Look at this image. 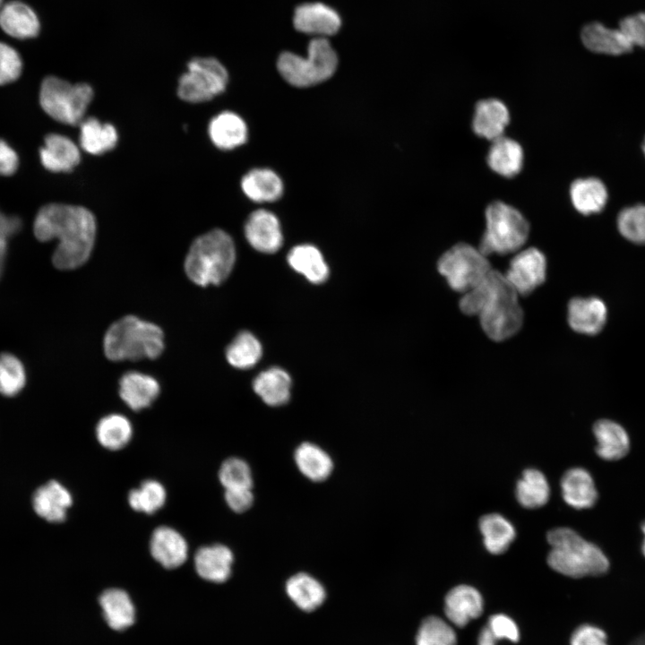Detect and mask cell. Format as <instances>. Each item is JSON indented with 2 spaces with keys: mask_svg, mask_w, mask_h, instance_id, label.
Returning a JSON list of instances; mask_svg holds the SVG:
<instances>
[{
  "mask_svg": "<svg viewBox=\"0 0 645 645\" xmlns=\"http://www.w3.org/2000/svg\"><path fill=\"white\" fill-rule=\"evenodd\" d=\"M245 235L248 243L257 251L272 254L282 245L280 223L275 214L267 210H256L247 218Z\"/></svg>",
  "mask_w": 645,
  "mask_h": 645,
  "instance_id": "13",
  "label": "cell"
},
{
  "mask_svg": "<svg viewBox=\"0 0 645 645\" xmlns=\"http://www.w3.org/2000/svg\"><path fill=\"white\" fill-rule=\"evenodd\" d=\"M159 393V384L157 380L140 372H128L119 381V395L134 411L150 406Z\"/></svg>",
  "mask_w": 645,
  "mask_h": 645,
  "instance_id": "24",
  "label": "cell"
},
{
  "mask_svg": "<svg viewBox=\"0 0 645 645\" xmlns=\"http://www.w3.org/2000/svg\"><path fill=\"white\" fill-rule=\"evenodd\" d=\"M288 264L310 282L320 284L329 276V268L321 252L312 245H299L288 254Z\"/></svg>",
  "mask_w": 645,
  "mask_h": 645,
  "instance_id": "35",
  "label": "cell"
},
{
  "mask_svg": "<svg viewBox=\"0 0 645 645\" xmlns=\"http://www.w3.org/2000/svg\"><path fill=\"white\" fill-rule=\"evenodd\" d=\"M22 62L11 46L0 42V85L14 82L22 73Z\"/></svg>",
  "mask_w": 645,
  "mask_h": 645,
  "instance_id": "46",
  "label": "cell"
},
{
  "mask_svg": "<svg viewBox=\"0 0 645 645\" xmlns=\"http://www.w3.org/2000/svg\"><path fill=\"white\" fill-rule=\"evenodd\" d=\"M20 228L21 220L18 218L0 212V275L6 255L8 238Z\"/></svg>",
  "mask_w": 645,
  "mask_h": 645,
  "instance_id": "51",
  "label": "cell"
},
{
  "mask_svg": "<svg viewBox=\"0 0 645 645\" xmlns=\"http://www.w3.org/2000/svg\"><path fill=\"white\" fill-rule=\"evenodd\" d=\"M606 306L597 297H574L568 304V322L580 333L594 335L606 321Z\"/></svg>",
  "mask_w": 645,
  "mask_h": 645,
  "instance_id": "16",
  "label": "cell"
},
{
  "mask_svg": "<svg viewBox=\"0 0 645 645\" xmlns=\"http://www.w3.org/2000/svg\"><path fill=\"white\" fill-rule=\"evenodd\" d=\"M523 150L514 140L501 136L494 141L487 153L490 168L505 177L516 176L523 166Z\"/></svg>",
  "mask_w": 645,
  "mask_h": 645,
  "instance_id": "28",
  "label": "cell"
},
{
  "mask_svg": "<svg viewBox=\"0 0 645 645\" xmlns=\"http://www.w3.org/2000/svg\"><path fill=\"white\" fill-rule=\"evenodd\" d=\"M617 228L629 241L645 244V205L637 204L624 208L617 217Z\"/></svg>",
  "mask_w": 645,
  "mask_h": 645,
  "instance_id": "44",
  "label": "cell"
},
{
  "mask_svg": "<svg viewBox=\"0 0 645 645\" xmlns=\"http://www.w3.org/2000/svg\"><path fill=\"white\" fill-rule=\"evenodd\" d=\"M479 529L486 550L493 555L504 553L516 536L513 525L498 513L482 516L479 520Z\"/></svg>",
  "mask_w": 645,
  "mask_h": 645,
  "instance_id": "36",
  "label": "cell"
},
{
  "mask_svg": "<svg viewBox=\"0 0 645 645\" xmlns=\"http://www.w3.org/2000/svg\"><path fill=\"white\" fill-rule=\"evenodd\" d=\"M417 645H456L457 635L451 624L438 616H428L420 624Z\"/></svg>",
  "mask_w": 645,
  "mask_h": 645,
  "instance_id": "42",
  "label": "cell"
},
{
  "mask_svg": "<svg viewBox=\"0 0 645 645\" xmlns=\"http://www.w3.org/2000/svg\"><path fill=\"white\" fill-rule=\"evenodd\" d=\"M117 142L116 128L95 117L83 119L80 124V144L88 153L99 155L112 150Z\"/></svg>",
  "mask_w": 645,
  "mask_h": 645,
  "instance_id": "37",
  "label": "cell"
},
{
  "mask_svg": "<svg viewBox=\"0 0 645 645\" xmlns=\"http://www.w3.org/2000/svg\"><path fill=\"white\" fill-rule=\"evenodd\" d=\"M486 627L497 640L505 639L512 642H518L520 640V631L516 623L506 615H491Z\"/></svg>",
  "mask_w": 645,
  "mask_h": 645,
  "instance_id": "48",
  "label": "cell"
},
{
  "mask_svg": "<svg viewBox=\"0 0 645 645\" xmlns=\"http://www.w3.org/2000/svg\"><path fill=\"white\" fill-rule=\"evenodd\" d=\"M2 4H3V0H0V8L3 5Z\"/></svg>",
  "mask_w": 645,
  "mask_h": 645,
  "instance_id": "56",
  "label": "cell"
},
{
  "mask_svg": "<svg viewBox=\"0 0 645 645\" xmlns=\"http://www.w3.org/2000/svg\"><path fill=\"white\" fill-rule=\"evenodd\" d=\"M564 502L575 509L592 507L598 499V491L590 473L580 467L568 469L561 478Z\"/></svg>",
  "mask_w": 645,
  "mask_h": 645,
  "instance_id": "22",
  "label": "cell"
},
{
  "mask_svg": "<svg viewBox=\"0 0 645 645\" xmlns=\"http://www.w3.org/2000/svg\"><path fill=\"white\" fill-rule=\"evenodd\" d=\"M33 232L41 242L57 239L53 264L60 270H73L85 263L91 254L96 220L84 207L49 203L38 211Z\"/></svg>",
  "mask_w": 645,
  "mask_h": 645,
  "instance_id": "1",
  "label": "cell"
},
{
  "mask_svg": "<svg viewBox=\"0 0 645 645\" xmlns=\"http://www.w3.org/2000/svg\"><path fill=\"white\" fill-rule=\"evenodd\" d=\"M437 267L449 286L458 292L470 290L492 270L486 255L465 243L446 251L440 257Z\"/></svg>",
  "mask_w": 645,
  "mask_h": 645,
  "instance_id": "8",
  "label": "cell"
},
{
  "mask_svg": "<svg viewBox=\"0 0 645 645\" xmlns=\"http://www.w3.org/2000/svg\"><path fill=\"white\" fill-rule=\"evenodd\" d=\"M498 640L492 634L489 629L486 626L479 632L477 638V645H496Z\"/></svg>",
  "mask_w": 645,
  "mask_h": 645,
  "instance_id": "53",
  "label": "cell"
},
{
  "mask_svg": "<svg viewBox=\"0 0 645 645\" xmlns=\"http://www.w3.org/2000/svg\"><path fill=\"white\" fill-rule=\"evenodd\" d=\"M150 550L152 557L163 567L174 569L185 562L188 545L178 531L168 526H160L151 534Z\"/></svg>",
  "mask_w": 645,
  "mask_h": 645,
  "instance_id": "15",
  "label": "cell"
},
{
  "mask_svg": "<svg viewBox=\"0 0 645 645\" xmlns=\"http://www.w3.org/2000/svg\"><path fill=\"white\" fill-rule=\"evenodd\" d=\"M546 538L551 546L547 563L554 571L572 578L607 572L610 563L602 549L575 530L555 528L547 533Z\"/></svg>",
  "mask_w": 645,
  "mask_h": 645,
  "instance_id": "2",
  "label": "cell"
},
{
  "mask_svg": "<svg viewBox=\"0 0 645 645\" xmlns=\"http://www.w3.org/2000/svg\"><path fill=\"white\" fill-rule=\"evenodd\" d=\"M23 365L13 355L0 354V393L4 396L18 394L25 385Z\"/></svg>",
  "mask_w": 645,
  "mask_h": 645,
  "instance_id": "43",
  "label": "cell"
},
{
  "mask_svg": "<svg viewBox=\"0 0 645 645\" xmlns=\"http://www.w3.org/2000/svg\"><path fill=\"white\" fill-rule=\"evenodd\" d=\"M92 97L89 84H72L56 76L46 77L39 90L42 109L56 121L69 125L82 123Z\"/></svg>",
  "mask_w": 645,
  "mask_h": 645,
  "instance_id": "7",
  "label": "cell"
},
{
  "mask_svg": "<svg viewBox=\"0 0 645 645\" xmlns=\"http://www.w3.org/2000/svg\"><path fill=\"white\" fill-rule=\"evenodd\" d=\"M619 30L632 47H645V12L624 18L619 23Z\"/></svg>",
  "mask_w": 645,
  "mask_h": 645,
  "instance_id": "47",
  "label": "cell"
},
{
  "mask_svg": "<svg viewBox=\"0 0 645 645\" xmlns=\"http://www.w3.org/2000/svg\"><path fill=\"white\" fill-rule=\"evenodd\" d=\"M133 427L127 417L120 414H110L102 417L96 426V437L106 449L117 451L131 440Z\"/></svg>",
  "mask_w": 645,
  "mask_h": 645,
  "instance_id": "39",
  "label": "cell"
},
{
  "mask_svg": "<svg viewBox=\"0 0 645 645\" xmlns=\"http://www.w3.org/2000/svg\"><path fill=\"white\" fill-rule=\"evenodd\" d=\"M208 132L213 144L221 150H232L246 142L247 126L237 114L225 111L210 122Z\"/></svg>",
  "mask_w": 645,
  "mask_h": 645,
  "instance_id": "26",
  "label": "cell"
},
{
  "mask_svg": "<svg viewBox=\"0 0 645 645\" xmlns=\"http://www.w3.org/2000/svg\"><path fill=\"white\" fill-rule=\"evenodd\" d=\"M641 531L644 535L643 541L641 544V552H642L643 555L645 556V521L641 524Z\"/></svg>",
  "mask_w": 645,
  "mask_h": 645,
  "instance_id": "54",
  "label": "cell"
},
{
  "mask_svg": "<svg viewBox=\"0 0 645 645\" xmlns=\"http://www.w3.org/2000/svg\"><path fill=\"white\" fill-rule=\"evenodd\" d=\"M224 498L228 506L237 513L249 510L254 503L252 488L226 489Z\"/></svg>",
  "mask_w": 645,
  "mask_h": 645,
  "instance_id": "50",
  "label": "cell"
},
{
  "mask_svg": "<svg viewBox=\"0 0 645 645\" xmlns=\"http://www.w3.org/2000/svg\"><path fill=\"white\" fill-rule=\"evenodd\" d=\"M483 610L482 595L472 586L458 585L446 594L444 613L447 619L457 627L466 626L469 621L480 616Z\"/></svg>",
  "mask_w": 645,
  "mask_h": 645,
  "instance_id": "14",
  "label": "cell"
},
{
  "mask_svg": "<svg viewBox=\"0 0 645 645\" xmlns=\"http://www.w3.org/2000/svg\"><path fill=\"white\" fill-rule=\"evenodd\" d=\"M509 121L507 107L499 99H487L477 103L472 128L477 136L494 141L503 135Z\"/></svg>",
  "mask_w": 645,
  "mask_h": 645,
  "instance_id": "21",
  "label": "cell"
},
{
  "mask_svg": "<svg viewBox=\"0 0 645 645\" xmlns=\"http://www.w3.org/2000/svg\"><path fill=\"white\" fill-rule=\"evenodd\" d=\"M529 225L515 208L494 202L486 210V230L479 250L485 255L506 254L520 249L527 241Z\"/></svg>",
  "mask_w": 645,
  "mask_h": 645,
  "instance_id": "6",
  "label": "cell"
},
{
  "mask_svg": "<svg viewBox=\"0 0 645 645\" xmlns=\"http://www.w3.org/2000/svg\"><path fill=\"white\" fill-rule=\"evenodd\" d=\"M99 604L108 624L116 631L131 626L135 618L134 606L129 595L120 589H108L99 598Z\"/></svg>",
  "mask_w": 645,
  "mask_h": 645,
  "instance_id": "32",
  "label": "cell"
},
{
  "mask_svg": "<svg viewBox=\"0 0 645 645\" xmlns=\"http://www.w3.org/2000/svg\"><path fill=\"white\" fill-rule=\"evenodd\" d=\"M0 28L18 39L35 38L40 30L36 13L21 1H11L0 8Z\"/></svg>",
  "mask_w": 645,
  "mask_h": 645,
  "instance_id": "20",
  "label": "cell"
},
{
  "mask_svg": "<svg viewBox=\"0 0 645 645\" xmlns=\"http://www.w3.org/2000/svg\"><path fill=\"white\" fill-rule=\"evenodd\" d=\"M307 50L306 56L283 52L278 58L280 74L292 86L304 88L321 83L336 71L337 54L327 39H313Z\"/></svg>",
  "mask_w": 645,
  "mask_h": 645,
  "instance_id": "5",
  "label": "cell"
},
{
  "mask_svg": "<svg viewBox=\"0 0 645 645\" xmlns=\"http://www.w3.org/2000/svg\"><path fill=\"white\" fill-rule=\"evenodd\" d=\"M546 271L543 253L537 248H528L513 257L504 276L517 294L525 296L544 282Z\"/></svg>",
  "mask_w": 645,
  "mask_h": 645,
  "instance_id": "11",
  "label": "cell"
},
{
  "mask_svg": "<svg viewBox=\"0 0 645 645\" xmlns=\"http://www.w3.org/2000/svg\"><path fill=\"white\" fill-rule=\"evenodd\" d=\"M219 479L225 490L253 487L250 466L245 460L236 457L223 461L219 470Z\"/></svg>",
  "mask_w": 645,
  "mask_h": 645,
  "instance_id": "45",
  "label": "cell"
},
{
  "mask_svg": "<svg viewBox=\"0 0 645 645\" xmlns=\"http://www.w3.org/2000/svg\"><path fill=\"white\" fill-rule=\"evenodd\" d=\"M580 39L586 48L598 54L619 56L633 48L619 29H611L598 22L581 29Z\"/></svg>",
  "mask_w": 645,
  "mask_h": 645,
  "instance_id": "19",
  "label": "cell"
},
{
  "mask_svg": "<svg viewBox=\"0 0 645 645\" xmlns=\"http://www.w3.org/2000/svg\"><path fill=\"white\" fill-rule=\"evenodd\" d=\"M259 340L249 331H241L228 346L226 357L228 363L239 369L254 366L262 357Z\"/></svg>",
  "mask_w": 645,
  "mask_h": 645,
  "instance_id": "40",
  "label": "cell"
},
{
  "mask_svg": "<svg viewBox=\"0 0 645 645\" xmlns=\"http://www.w3.org/2000/svg\"><path fill=\"white\" fill-rule=\"evenodd\" d=\"M570 197L574 208L583 215L600 212L608 198L606 185L595 177L579 178L570 187Z\"/></svg>",
  "mask_w": 645,
  "mask_h": 645,
  "instance_id": "30",
  "label": "cell"
},
{
  "mask_svg": "<svg viewBox=\"0 0 645 645\" xmlns=\"http://www.w3.org/2000/svg\"><path fill=\"white\" fill-rule=\"evenodd\" d=\"M42 165L52 172H69L80 162V150L68 137L58 133L46 136L39 150Z\"/></svg>",
  "mask_w": 645,
  "mask_h": 645,
  "instance_id": "23",
  "label": "cell"
},
{
  "mask_svg": "<svg viewBox=\"0 0 645 645\" xmlns=\"http://www.w3.org/2000/svg\"><path fill=\"white\" fill-rule=\"evenodd\" d=\"M550 495L548 482L544 474L536 469H527L517 482L516 498L525 508L535 509L545 505Z\"/></svg>",
  "mask_w": 645,
  "mask_h": 645,
  "instance_id": "38",
  "label": "cell"
},
{
  "mask_svg": "<svg viewBox=\"0 0 645 645\" xmlns=\"http://www.w3.org/2000/svg\"><path fill=\"white\" fill-rule=\"evenodd\" d=\"M517 296L511 285L487 302L479 313L481 327L493 340H504L520 329L523 312Z\"/></svg>",
  "mask_w": 645,
  "mask_h": 645,
  "instance_id": "10",
  "label": "cell"
},
{
  "mask_svg": "<svg viewBox=\"0 0 645 645\" xmlns=\"http://www.w3.org/2000/svg\"><path fill=\"white\" fill-rule=\"evenodd\" d=\"M228 82V71L219 60L196 57L188 63L187 72L180 77L177 94L187 102H203L223 92Z\"/></svg>",
  "mask_w": 645,
  "mask_h": 645,
  "instance_id": "9",
  "label": "cell"
},
{
  "mask_svg": "<svg viewBox=\"0 0 645 645\" xmlns=\"http://www.w3.org/2000/svg\"><path fill=\"white\" fill-rule=\"evenodd\" d=\"M642 150H643V152H644V154H645V138H644V142H643V143H642Z\"/></svg>",
  "mask_w": 645,
  "mask_h": 645,
  "instance_id": "55",
  "label": "cell"
},
{
  "mask_svg": "<svg viewBox=\"0 0 645 645\" xmlns=\"http://www.w3.org/2000/svg\"><path fill=\"white\" fill-rule=\"evenodd\" d=\"M244 194L256 202H271L278 200L283 193V183L271 169L254 168L241 180Z\"/></svg>",
  "mask_w": 645,
  "mask_h": 645,
  "instance_id": "29",
  "label": "cell"
},
{
  "mask_svg": "<svg viewBox=\"0 0 645 645\" xmlns=\"http://www.w3.org/2000/svg\"><path fill=\"white\" fill-rule=\"evenodd\" d=\"M253 388L264 403L279 407L286 404L290 398L291 379L286 371L273 367L258 374Z\"/></svg>",
  "mask_w": 645,
  "mask_h": 645,
  "instance_id": "31",
  "label": "cell"
},
{
  "mask_svg": "<svg viewBox=\"0 0 645 645\" xmlns=\"http://www.w3.org/2000/svg\"><path fill=\"white\" fill-rule=\"evenodd\" d=\"M570 645H609L606 632L589 624H581L572 633Z\"/></svg>",
  "mask_w": 645,
  "mask_h": 645,
  "instance_id": "49",
  "label": "cell"
},
{
  "mask_svg": "<svg viewBox=\"0 0 645 645\" xmlns=\"http://www.w3.org/2000/svg\"><path fill=\"white\" fill-rule=\"evenodd\" d=\"M234 555L229 547L215 544L200 547L194 555V566L198 575L205 580L221 583L230 574Z\"/></svg>",
  "mask_w": 645,
  "mask_h": 645,
  "instance_id": "18",
  "label": "cell"
},
{
  "mask_svg": "<svg viewBox=\"0 0 645 645\" xmlns=\"http://www.w3.org/2000/svg\"><path fill=\"white\" fill-rule=\"evenodd\" d=\"M295 463L302 475L314 482L326 480L333 470L331 456L315 443H300L294 452Z\"/></svg>",
  "mask_w": 645,
  "mask_h": 645,
  "instance_id": "27",
  "label": "cell"
},
{
  "mask_svg": "<svg viewBox=\"0 0 645 645\" xmlns=\"http://www.w3.org/2000/svg\"><path fill=\"white\" fill-rule=\"evenodd\" d=\"M293 24L300 32L324 38L339 31L341 19L334 9L324 4L307 3L296 8Z\"/></svg>",
  "mask_w": 645,
  "mask_h": 645,
  "instance_id": "12",
  "label": "cell"
},
{
  "mask_svg": "<svg viewBox=\"0 0 645 645\" xmlns=\"http://www.w3.org/2000/svg\"><path fill=\"white\" fill-rule=\"evenodd\" d=\"M72 503L70 492L56 480L39 487L32 497L35 512L49 522L64 521Z\"/></svg>",
  "mask_w": 645,
  "mask_h": 645,
  "instance_id": "17",
  "label": "cell"
},
{
  "mask_svg": "<svg viewBox=\"0 0 645 645\" xmlns=\"http://www.w3.org/2000/svg\"><path fill=\"white\" fill-rule=\"evenodd\" d=\"M166 496L165 487L159 481L149 479L129 492L128 503L136 512L152 514L165 504Z\"/></svg>",
  "mask_w": 645,
  "mask_h": 645,
  "instance_id": "41",
  "label": "cell"
},
{
  "mask_svg": "<svg viewBox=\"0 0 645 645\" xmlns=\"http://www.w3.org/2000/svg\"><path fill=\"white\" fill-rule=\"evenodd\" d=\"M596 452L603 460H617L630 451L631 442L626 430L617 422L600 419L594 424Z\"/></svg>",
  "mask_w": 645,
  "mask_h": 645,
  "instance_id": "25",
  "label": "cell"
},
{
  "mask_svg": "<svg viewBox=\"0 0 645 645\" xmlns=\"http://www.w3.org/2000/svg\"><path fill=\"white\" fill-rule=\"evenodd\" d=\"M103 347L112 361L154 359L164 349V334L158 325L126 315L108 328Z\"/></svg>",
  "mask_w": 645,
  "mask_h": 645,
  "instance_id": "4",
  "label": "cell"
},
{
  "mask_svg": "<svg viewBox=\"0 0 645 645\" xmlns=\"http://www.w3.org/2000/svg\"><path fill=\"white\" fill-rule=\"evenodd\" d=\"M286 592L300 609L306 612L319 607L326 597L322 584L305 572H298L287 580Z\"/></svg>",
  "mask_w": 645,
  "mask_h": 645,
  "instance_id": "34",
  "label": "cell"
},
{
  "mask_svg": "<svg viewBox=\"0 0 645 645\" xmlns=\"http://www.w3.org/2000/svg\"><path fill=\"white\" fill-rule=\"evenodd\" d=\"M19 165L16 152L0 139V175L10 176L15 173Z\"/></svg>",
  "mask_w": 645,
  "mask_h": 645,
  "instance_id": "52",
  "label": "cell"
},
{
  "mask_svg": "<svg viewBox=\"0 0 645 645\" xmlns=\"http://www.w3.org/2000/svg\"><path fill=\"white\" fill-rule=\"evenodd\" d=\"M235 261L236 249L231 236L217 228L193 242L185 257V271L199 286L218 285L228 277Z\"/></svg>",
  "mask_w": 645,
  "mask_h": 645,
  "instance_id": "3",
  "label": "cell"
},
{
  "mask_svg": "<svg viewBox=\"0 0 645 645\" xmlns=\"http://www.w3.org/2000/svg\"><path fill=\"white\" fill-rule=\"evenodd\" d=\"M509 285L504 275L491 270L477 286L465 292L460 308L467 315H478L486 303Z\"/></svg>",
  "mask_w": 645,
  "mask_h": 645,
  "instance_id": "33",
  "label": "cell"
}]
</instances>
